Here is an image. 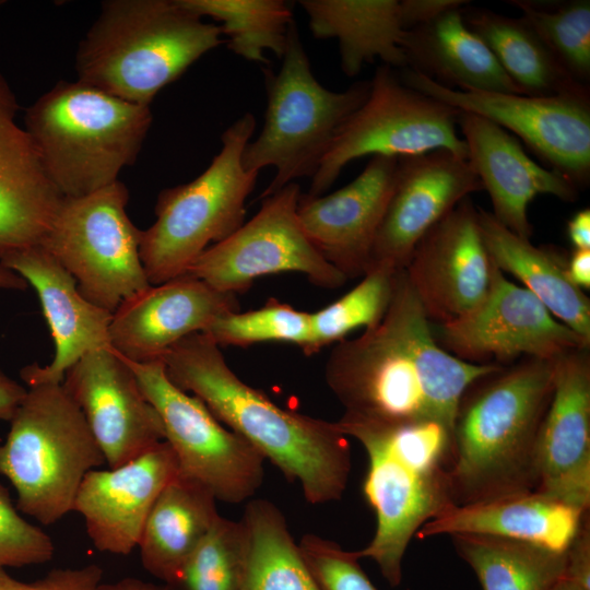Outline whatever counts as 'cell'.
Instances as JSON below:
<instances>
[{
    "label": "cell",
    "instance_id": "1",
    "mask_svg": "<svg viewBox=\"0 0 590 590\" xmlns=\"http://www.w3.org/2000/svg\"><path fill=\"white\" fill-rule=\"evenodd\" d=\"M404 269L381 320L338 342L326 382L344 414L389 423L438 421L453 427L459 402L477 379L503 366L462 361L437 342Z\"/></svg>",
    "mask_w": 590,
    "mask_h": 590
},
{
    "label": "cell",
    "instance_id": "2",
    "mask_svg": "<svg viewBox=\"0 0 590 590\" xmlns=\"http://www.w3.org/2000/svg\"><path fill=\"white\" fill-rule=\"evenodd\" d=\"M161 359L175 386L199 398L223 425L297 482L307 502L341 498L351 472V450L335 422L273 403L231 369L220 346L203 332L182 338Z\"/></svg>",
    "mask_w": 590,
    "mask_h": 590
},
{
    "label": "cell",
    "instance_id": "3",
    "mask_svg": "<svg viewBox=\"0 0 590 590\" xmlns=\"http://www.w3.org/2000/svg\"><path fill=\"white\" fill-rule=\"evenodd\" d=\"M554 359L524 357L473 382L453 423L455 506L536 489L535 446Z\"/></svg>",
    "mask_w": 590,
    "mask_h": 590
},
{
    "label": "cell",
    "instance_id": "4",
    "mask_svg": "<svg viewBox=\"0 0 590 590\" xmlns=\"http://www.w3.org/2000/svg\"><path fill=\"white\" fill-rule=\"evenodd\" d=\"M335 424L346 437L357 439L368 457L364 494L377 524L369 544L356 553L373 559L397 587L411 539L453 505V427L438 421L389 423L347 414Z\"/></svg>",
    "mask_w": 590,
    "mask_h": 590
},
{
    "label": "cell",
    "instance_id": "5",
    "mask_svg": "<svg viewBox=\"0 0 590 590\" xmlns=\"http://www.w3.org/2000/svg\"><path fill=\"white\" fill-rule=\"evenodd\" d=\"M223 42L217 24L179 0H107L79 44L78 81L150 106L164 86Z\"/></svg>",
    "mask_w": 590,
    "mask_h": 590
},
{
    "label": "cell",
    "instance_id": "6",
    "mask_svg": "<svg viewBox=\"0 0 590 590\" xmlns=\"http://www.w3.org/2000/svg\"><path fill=\"white\" fill-rule=\"evenodd\" d=\"M46 174L63 198H80L118 180L133 164L153 121L133 104L80 81H60L25 111Z\"/></svg>",
    "mask_w": 590,
    "mask_h": 590
},
{
    "label": "cell",
    "instance_id": "7",
    "mask_svg": "<svg viewBox=\"0 0 590 590\" xmlns=\"http://www.w3.org/2000/svg\"><path fill=\"white\" fill-rule=\"evenodd\" d=\"M79 405L62 384L27 385L0 444V475L16 492V508L44 526L73 510L85 475L104 464Z\"/></svg>",
    "mask_w": 590,
    "mask_h": 590
},
{
    "label": "cell",
    "instance_id": "8",
    "mask_svg": "<svg viewBox=\"0 0 590 590\" xmlns=\"http://www.w3.org/2000/svg\"><path fill=\"white\" fill-rule=\"evenodd\" d=\"M267 110L263 128L243 152L246 170L267 166L275 175L261 198L300 177H314L343 123L365 103L370 81L342 92L322 86L311 72L296 23L288 28L282 66L264 69Z\"/></svg>",
    "mask_w": 590,
    "mask_h": 590
},
{
    "label": "cell",
    "instance_id": "9",
    "mask_svg": "<svg viewBox=\"0 0 590 590\" xmlns=\"http://www.w3.org/2000/svg\"><path fill=\"white\" fill-rule=\"evenodd\" d=\"M256 128L246 113L222 134V149L192 181L163 189L156 221L141 233L140 258L151 285L187 272L209 248L234 234L246 215L245 202L259 173L248 172L243 152Z\"/></svg>",
    "mask_w": 590,
    "mask_h": 590
},
{
    "label": "cell",
    "instance_id": "10",
    "mask_svg": "<svg viewBox=\"0 0 590 590\" xmlns=\"http://www.w3.org/2000/svg\"><path fill=\"white\" fill-rule=\"evenodd\" d=\"M119 180L80 198H64L42 246L76 281L90 303L114 312L151 286L140 258L141 233L129 219Z\"/></svg>",
    "mask_w": 590,
    "mask_h": 590
},
{
    "label": "cell",
    "instance_id": "11",
    "mask_svg": "<svg viewBox=\"0 0 590 590\" xmlns=\"http://www.w3.org/2000/svg\"><path fill=\"white\" fill-rule=\"evenodd\" d=\"M459 115L405 85L393 68L378 67L367 99L338 131L308 194L321 196L349 163L367 155L404 157L446 150L467 160V144L457 131Z\"/></svg>",
    "mask_w": 590,
    "mask_h": 590
},
{
    "label": "cell",
    "instance_id": "12",
    "mask_svg": "<svg viewBox=\"0 0 590 590\" xmlns=\"http://www.w3.org/2000/svg\"><path fill=\"white\" fill-rule=\"evenodd\" d=\"M158 413L178 475L206 488L216 500L240 503L263 480L266 459L246 439L223 425L196 396L175 386L162 359H126Z\"/></svg>",
    "mask_w": 590,
    "mask_h": 590
},
{
    "label": "cell",
    "instance_id": "13",
    "mask_svg": "<svg viewBox=\"0 0 590 590\" xmlns=\"http://www.w3.org/2000/svg\"><path fill=\"white\" fill-rule=\"evenodd\" d=\"M299 185L263 198L257 214L221 243L209 246L185 274L227 293H243L255 280L299 272L320 287L338 288L346 276L311 244L297 216Z\"/></svg>",
    "mask_w": 590,
    "mask_h": 590
},
{
    "label": "cell",
    "instance_id": "14",
    "mask_svg": "<svg viewBox=\"0 0 590 590\" xmlns=\"http://www.w3.org/2000/svg\"><path fill=\"white\" fill-rule=\"evenodd\" d=\"M409 87L459 111L483 117L519 137L553 169L578 188L590 178L589 94L530 96L516 93L457 90L403 68Z\"/></svg>",
    "mask_w": 590,
    "mask_h": 590
},
{
    "label": "cell",
    "instance_id": "15",
    "mask_svg": "<svg viewBox=\"0 0 590 590\" xmlns=\"http://www.w3.org/2000/svg\"><path fill=\"white\" fill-rule=\"evenodd\" d=\"M435 338L444 350L462 361L502 366L521 357L554 359L590 346L493 262L483 299L463 316L439 324Z\"/></svg>",
    "mask_w": 590,
    "mask_h": 590
},
{
    "label": "cell",
    "instance_id": "16",
    "mask_svg": "<svg viewBox=\"0 0 590 590\" xmlns=\"http://www.w3.org/2000/svg\"><path fill=\"white\" fill-rule=\"evenodd\" d=\"M62 385L82 411L108 468L122 465L165 439L158 413L113 347L86 353L67 370Z\"/></svg>",
    "mask_w": 590,
    "mask_h": 590
},
{
    "label": "cell",
    "instance_id": "17",
    "mask_svg": "<svg viewBox=\"0 0 590 590\" xmlns=\"http://www.w3.org/2000/svg\"><path fill=\"white\" fill-rule=\"evenodd\" d=\"M491 270L477 208L470 197L426 233L404 268L427 318L438 326L463 316L483 299Z\"/></svg>",
    "mask_w": 590,
    "mask_h": 590
},
{
    "label": "cell",
    "instance_id": "18",
    "mask_svg": "<svg viewBox=\"0 0 590 590\" xmlns=\"http://www.w3.org/2000/svg\"><path fill=\"white\" fill-rule=\"evenodd\" d=\"M482 189L469 162L449 151L399 157L396 185L367 271L379 266L404 269L426 233L461 200Z\"/></svg>",
    "mask_w": 590,
    "mask_h": 590
},
{
    "label": "cell",
    "instance_id": "19",
    "mask_svg": "<svg viewBox=\"0 0 590 590\" xmlns=\"http://www.w3.org/2000/svg\"><path fill=\"white\" fill-rule=\"evenodd\" d=\"M535 469V491L582 510L589 509V347L554 358L553 393L536 436Z\"/></svg>",
    "mask_w": 590,
    "mask_h": 590
},
{
    "label": "cell",
    "instance_id": "20",
    "mask_svg": "<svg viewBox=\"0 0 590 590\" xmlns=\"http://www.w3.org/2000/svg\"><path fill=\"white\" fill-rule=\"evenodd\" d=\"M399 157L375 155L349 185L328 196L300 194L297 216L323 258L346 279L363 276L398 174Z\"/></svg>",
    "mask_w": 590,
    "mask_h": 590
},
{
    "label": "cell",
    "instance_id": "21",
    "mask_svg": "<svg viewBox=\"0 0 590 590\" xmlns=\"http://www.w3.org/2000/svg\"><path fill=\"white\" fill-rule=\"evenodd\" d=\"M238 310L236 294L182 274L123 300L113 312L110 346L131 362L161 359L182 338L204 332L216 318Z\"/></svg>",
    "mask_w": 590,
    "mask_h": 590
},
{
    "label": "cell",
    "instance_id": "22",
    "mask_svg": "<svg viewBox=\"0 0 590 590\" xmlns=\"http://www.w3.org/2000/svg\"><path fill=\"white\" fill-rule=\"evenodd\" d=\"M177 474L175 453L163 440L122 465L90 471L72 511L83 518L97 551L127 555L138 547L155 500Z\"/></svg>",
    "mask_w": 590,
    "mask_h": 590
},
{
    "label": "cell",
    "instance_id": "23",
    "mask_svg": "<svg viewBox=\"0 0 590 590\" xmlns=\"http://www.w3.org/2000/svg\"><path fill=\"white\" fill-rule=\"evenodd\" d=\"M0 263L36 290L55 342L49 365L31 364L21 370L26 385L62 384L67 370L86 353L111 347L113 312L84 298L72 274L42 245L12 252Z\"/></svg>",
    "mask_w": 590,
    "mask_h": 590
},
{
    "label": "cell",
    "instance_id": "24",
    "mask_svg": "<svg viewBox=\"0 0 590 590\" xmlns=\"http://www.w3.org/2000/svg\"><path fill=\"white\" fill-rule=\"evenodd\" d=\"M458 126L468 148L467 161L489 194L492 214L516 235L532 236L528 206L536 196L551 194L566 202L578 199L579 188L568 177L533 162L507 130L464 111Z\"/></svg>",
    "mask_w": 590,
    "mask_h": 590
},
{
    "label": "cell",
    "instance_id": "25",
    "mask_svg": "<svg viewBox=\"0 0 590 590\" xmlns=\"http://www.w3.org/2000/svg\"><path fill=\"white\" fill-rule=\"evenodd\" d=\"M19 104L0 73V261L44 240L63 197L37 149L16 122Z\"/></svg>",
    "mask_w": 590,
    "mask_h": 590
},
{
    "label": "cell",
    "instance_id": "26",
    "mask_svg": "<svg viewBox=\"0 0 590 590\" xmlns=\"http://www.w3.org/2000/svg\"><path fill=\"white\" fill-rule=\"evenodd\" d=\"M588 510L532 491L468 505H452L427 521L416 536L489 535L531 543L563 554Z\"/></svg>",
    "mask_w": 590,
    "mask_h": 590
},
{
    "label": "cell",
    "instance_id": "27",
    "mask_svg": "<svg viewBox=\"0 0 590 590\" xmlns=\"http://www.w3.org/2000/svg\"><path fill=\"white\" fill-rule=\"evenodd\" d=\"M462 8L404 32L405 68L451 88L522 94L484 42L465 25Z\"/></svg>",
    "mask_w": 590,
    "mask_h": 590
},
{
    "label": "cell",
    "instance_id": "28",
    "mask_svg": "<svg viewBox=\"0 0 590 590\" xmlns=\"http://www.w3.org/2000/svg\"><path fill=\"white\" fill-rule=\"evenodd\" d=\"M479 225L492 262L518 279L547 310L590 343V299L567 278L565 257L553 246H534L477 208Z\"/></svg>",
    "mask_w": 590,
    "mask_h": 590
},
{
    "label": "cell",
    "instance_id": "29",
    "mask_svg": "<svg viewBox=\"0 0 590 590\" xmlns=\"http://www.w3.org/2000/svg\"><path fill=\"white\" fill-rule=\"evenodd\" d=\"M299 4L316 38L338 39L345 75H356L376 58L391 68L406 67L400 0H302Z\"/></svg>",
    "mask_w": 590,
    "mask_h": 590
},
{
    "label": "cell",
    "instance_id": "30",
    "mask_svg": "<svg viewBox=\"0 0 590 590\" xmlns=\"http://www.w3.org/2000/svg\"><path fill=\"white\" fill-rule=\"evenodd\" d=\"M219 516L215 497L177 474L158 495L145 521L138 545L144 569L172 586Z\"/></svg>",
    "mask_w": 590,
    "mask_h": 590
},
{
    "label": "cell",
    "instance_id": "31",
    "mask_svg": "<svg viewBox=\"0 0 590 590\" xmlns=\"http://www.w3.org/2000/svg\"><path fill=\"white\" fill-rule=\"evenodd\" d=\"M465 25L493 52L502 69L524 95L589 94V86L575 81L552 55L531 26L484 8H462Z\"/></svg>",
    "mask_w": 590,
    "mask_h": 590
},
{
    "label": "cell",
    "instance_id": "32",
    "mask_svg": "<svg viewBox=\"0 0 590 590\" xmlns=\"http://www.w3.org/2000/svg\"><path fill=\"white\" fill-rule=\"evenodd\" d=\"M248 551L240 590H320L281 510L253 499L241 518Z\"/></svg>",
    "mask_w": 590,
    "mask_h": 590
},
{
    "label": "cell",
    "instance_id": "33",
    "mask_svg": "<svg viewBox=\"0 0 590 590\" xmlns=\"http://www.w3.org/2000/svg\"><path fill=\"white\" fill-rule=\"evenodd\" d=\"M451 539L483 590H550L564 576L565 553L489 535L453 534Z\"/></svg>",
    "mask_w": 590,
    "mask_h": 590
},
{
    "label": "cell",
    "instance_id": "34",
    "mask_svg": "<svg viewBox=\"0 0 590 590\" xmlns=\"http://www.w3.org/2000/svg\"><path fill=\"white\" fill-rule=\"evenodd\" d=\"M201 17L220 22L228 48L253 62L267 63L266 51L282 58L293 20L292 2L284 0H179Z\"/></svg>",
    "mask_w": 590,
    "mask_h": 590
},
{
    "label": "cell",
    "instance_id": "35",
    "mask_svg": "<svg viewBox=\"0 0 590 590\" xmlns=\"http://www.w3.org/2000/svg\"><path fill=\"white\" fill-rule=\"evenodd\" d=\"M552 55L578 83L589 86L590 1H510Z\"/></svg>",
    "mask_w": 590,
    "mask_h": 590
},
{
    "label": "cell",
    "instance_id": "36",
    "mask_svg": "<svg viewBox=\"0 0 590 590\" xmlns=\"http://www.w3.org/2000/svg\"><path fill=\"white\" fill-rule=\"evenodd\" d=\"M398 270L370 268L350 292L327 307L310 312V338L306 355H314L332 343L341 342L353 330L376 326L391 300Z\"/></svg>",
    "mask_w": 590,
    "mask_h": 590
},
{
    "label": "cell",
    "instance_id": "37",
    "mask_svg": "<svg viewBox=\"0 0 590 590\" xmlns=\"http://www.w3.org/2000/svg\"><path fill=\"white\" fill-rule=\"evenodd\" d=\"M248 551L244 522L219 516L186 559L176 581L180 590H240Z\"/></svg>",
    "mask_w": 590,
    "mask_h": 590
},
{
    "label": "cell",
    "instance_id": "38",
    "mask_svg": "<svg viewBox=\"0 0 590 590\" xmlns=\"http://www.w3.org/2000/svg\"><path fill=\"white\" fill-rule=\"evenodd\" d=\"M203 333L219 346L288 342L304 352L310 338V312L271 298L261 308L233 311L216 318Z\"/></svg>",
    "mask_w": 590,
    "mask_h": 590
},
{
    "label": "cell",
    "instance_id": "39",
    "mask_svg": "<svg viewBox=\"0 0 590 590\" xmlns=\"http://www.w3.org/2000/svg\"><path fill=\"white\" fill-rule=\"evenodd\" d=\"M320 590H377L363 570L355 552L316 534H305L298 543Z\"/></svg>",
    "mask_w": 590,
    "mask_h": 590
},
{
    "label": "cell",
    "instance_id": "40",
    "mask_svg": "<svg viewBox=\"0 0 590 590\" xmlns=\"http://www.w3.org/2000/svg\"><path fill=\"white\" fill-rule=\"evenodd\" d=\"M55 553L51 538L28 522L0 483V567H24L50 560Z\"/></svg>",
    "mask_w": 590,
    "mask_h": 590
},
{
    "label": "cell",
    "instance_id": "41",
    "mask_svg": "<svg viewBox=\"0 0 590 590\" xmlns=\"http://www.w3.org/2000/svg\"><path fill=\"white\" fill-rule=\"evenodd\" d=\"M102 580L103 569L95 564L52 569L33 582L20 581L0 567V590H99Z\"/></svg>",
    "mask_w": 590,
    "mask_h": 590
},
{
    "label": "cell",
    "instance_id": "42",
    "mask_svg": "<svg viewBox=\"0 0 590 590\" xmlns=\"http://www.w3.org/2000/svg\"><path fill=\"white\" fill-rule=\"evenodd\" d=\"M565 578L590 590V529L589 510L565 552Z\"/></svg>",
    "mask_w": 590,
    "mask_h": 590
},
{
    "label": "cell",
    "instance_id": "43",
    "mask_svg": "<svg viewBox=\"0 0 590 590\" xmlns=\"http://www.w3.org/2000/svg\"><path fill=\"white\" fill-rule=\"evenodd\" d=\"M470 4L469 0H400L404 31L426 24L442 13Z\"/></svg>",
    "mask_w": 590,
    "mask_h": 590
},
{
    "label": "cell",
    "instance_id": "44",
    "mask_svg": "<svg viewBox=\"0 0 590 590\" xmlns=\"http://www.w3.org/2000/svg\"><path fill=\"white\" fill-rule=\"evenodd\" d=\"M26 388L0 368V420L10 421L25 397Z\"/></svg>",
    "mask_w": 590,
    "mask_h": 590
},
{
    "label": "cell",
    "instance_id": "45",
    "mask_svg": "<svg viewBox=\"0 0 590 590\" xmlns=\"http://www.w3.org/2000/svg\"><path fill=\"white\" fill-rule=\"evenodd\" d=\"M568 280L581 291L590 288V249H574L567 258Z\"/></svg>",
    "mask_w": 590,
    "mask_h": 590
},
{
    "label": "cell",
    "instance_id": "46",
    "mask_svg": "<svg viewBox=\"0 0 590 590\" xmlns=\"http://www.w3.org/2000/svg\"><path fill=\"white\" fill-rule=\"evenodd\" d=\"M567 235L574 249H590V209L576 212L567 222Z\"/></svg>",
    "mask_w": 590,
    "mask_h": 590
},
{
    "label": "cell",
    "instance_id": "47",
    "mask_svg": "<svg viewBox=\"0 0 590 590\" xmlns=\"http://www.w3.org/2000/svg\"><path fill=\"white\" fill-rule=\"evenodd\" d=\"M99 590H169V587H161L141 579L126 577L109 583L102 582Z\"/></svg>",
    "mask_w": 590,
    "mask_h": 590
},
{
    "label": "cell",
    "instance_id": "48",
    "mask_svg": "<svg viewBox=\"0 0 590 590\" xmlns=\"http://www.w3.org/2000/svg\"><path fill=\"white\" fill-rule=\"evenodd\" d=\"M27 285L28 283L24 278L0 263V288L22 291Z\"/></svg>",
    "mask_w": 590,
    "mask_h": 590
},
{
    "label": "cell",
    "instance_id": "49",
    "mask_svg": "<svg viewBox=\"0 0 590 590\" xmlns=\"http://www.w3.org/2000/svg\"><path fill=\"white\" fill-rule=\"evenodd\" d=\"M550 590H589L583 588L582 586L562 577L559 578Z\"/></svg>",
    "mask_w": 590,
    "mask_h": 590
},
{
    "label": "cell",
    "instance_id": "50",
    "mask_svg": "<svg viewBox=\"0 0 590 590\" xmlns=\"http://www.w3.org/2000/svg\"><path fill=\"white\" fill-rule=\"evenodd\" d=\"M3 3V1H0V5Z\"/></svg>",
    "mask_w": 590,
    "mask_h": 590
}]
</instances>
